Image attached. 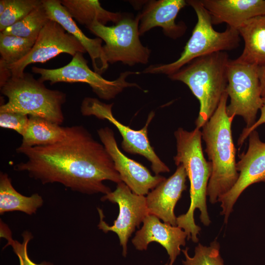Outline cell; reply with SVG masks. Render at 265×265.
<instances>
[{
  "mask_svg": "<svg viewBox=\"0 0 265 265\" xmlns=\"http://www.w3.org/2000/svg\"><path fill=\"white\" fill-rule=\"evenodd\" d=\"M187 4L184 0H159L149 1L140 13V35L155 27H161L168 37L177 39L185 33L186 27L184 23L176 24L175 19L179 11Z\"/></svg>",
  "mask_w": 265,
  "mask_h": 265,
  "instance_id": "obj_17",
  "label": "cell"
},
{
  "mask_svg": "<svg viewBox=\"0 0 265 265\" xmlns=\"http://www.w3.org/2000/svg\"><path fill=\"white\" fill-rule=\"evenodd\" d=\"M29 117L27 115L17 112H0V127L12 129L22 136L28 126Z\"/></svg>",
  "mask_w": 265,
  "mask_h": 265,
  "instance_id": "obj_29",
  "label": "cell"
},
{
  "mask_svg": "<svg viewBox=\"0 0 265 265\" xmlns=\"http://www.w3.org/2000/svg\"><path fill=\"white\" fill-rule=\"evenodd\" d=\"M228 98L225 92L214 113L202 128L205 151L212 165L207 192L212 204L228 192L238 177L231 128L234 117H229L226 112Z\"/></svg>",
  "mask_w": 265,
  "mask_h": 265,
  "instance_id": "obj_3",
  "label": "cell"
},
{
  "mask_svg": "<svg viewBox=\"0 0 265 265\" xmlns=\"http://www.w3.org/2000/svg\"><path fill=\"white\" fill-rule=\"evenodd\" d=\"M248 137L247 150L239 155V160L236 163L238 179L232 188L218 199L225 223L228 222L233 206L241 193L253 184L265 182V142L261 141L256 130Z\"/></svg>",
  "mask_w": 265,
  "mask_h": 265,
  "instance_id": "obj_13",
  "label": "cell"
},
{
  "mask_svg": "<svg viewBox=\"0 0 265 265\" xmlns=\"http://www.w3.org/2000/svg\"><path fill=\"white\" fill-rule=\"evenodd\" d=\"M186 1L194 10L197 22L183 52L176 61L168 64L151 65L144 70V73L168 76L197 57L216 52L231 51L239 46L240 36L238 30L227 26L224 31H216L209 12L200 0Z\"/></svg>",
  "mask_w": 265,
  "mask_h": 265,
  "instance_id": "obj_5",
  "label": "cell"
},
{
  "mask_svg": "<svg viewBox=\"0 0 265 265\" xmlns=\"http://www.w3.org/2000/svg\"><path fill=\"white\" fill-rule=\"evenodd\" d=\"M188 250L187 247L181 250L185 257V260L182 261L184 265H224L220 253V245L216 240L209 246L198 243L193 257L189 255Z\"/></svg>",
  "mask_w": 265,
  "mask_h": 265,
  "instance_id": "obj_26",
  "label": "cell"
},
{
  "mask_svg": "<svg viewBox=\"0 0 265 265\" xmlns=\"http://www.w3.org/2000/svg\"><path fill=\"white\" fill-rule=\"evenodd\" d=\"M0 237L5 238L7 240L6 246L11 245L14 252L18 256L20 265H53L52 264L43 262L37 264L32 262L27 254V245L29 241L33 238L30 232L25 231L23 234V241L22 243L12 238L10 230L3 222H0Z\"/></svg>",
  "mask_w": 265,
  "mask_h": 265,
  "instance_id": "obj_28",
  "label": "cell"
},
{
  "mask_svg": "<svg viewBox=\"0 0 265 265\" xmlns=\"http://www.w3.org/2000/svg\"><path fill=\"white\" fill-rule=\"evenodd\" d=\"M99 137L112 158L122 181L138 195H147L166 178L153 176L143 165L125 156L119 149L113 131L108 127L98 130Z\"/></svg>",
  "mask_w": 265,
  "mask_h": 265,
  "instance_id": "obj_14",
  "label": "cell"
},
{
  "mask_svg": "<svg viewBox=\"0 0 265 265\" xmlns=\"http://www.w3.org/2000/svg\"><path fill=\"white\" fill-rule=\"evenodd\" d=\"M0 86L1 87L12 77V74L7 64L1 59L0 60Z\"/></svg>",
  "mask_w": 265,
  "mask_h": 265,
  "instance_id": "obj_31",
  "label": "cell"
},
{
  "mask_svg": "<svg viewBox=\"0 0 265 265\" xmlns=\"http://www.w3.org/2000/svg\"><path fill=\"white\" fill-rule=\"evenodd\" d=\"M8 3V0H0V15L2 14L6 9Z\"/></svg>",
  "mask_w": 265,
  "mask_h": 265,
  "instance_id": "obj_33",
  "label": "cell"
},
{
  "mask_svg": "<svg viewBox=\"0 0 265 265\" xmlns=\"http://www.w3.org/2000/svg\"><path fill=\"white\" fill-rule=\"evenodd\" d=\"M65 133V127L39 117L29 116L20 146L28 148L51 145L61 140Z\"/></svg>",
  "mask_w": 265,
  "mask_h": 265,
  "instance_id": "obj_23",
  "label": "cell"
},
{
  "mask_svg": "<svg viewBox=\"0 0 265 265\" xmlns=\"http://www.w3.org/2000/svg\"><path fill=\"white\" fill-rule=\"evenodd\" d=\"M49 21L46 10L42 3L23 19L6 28L1 33L36 40Z\"/></svg>",
  "mask_w": 265,
  "mask_h": 265,
  "instance_id": "obj_24",
  "label": "cell"
},
{
  "mask_svg": "<svg viewBox=\"0 0 265 265\" xmlns=\"http://www.w3.org/2000/svg\"><path fill=\"white\" fill-rule=\"evenodd\" d=\"M113 104H106L94 98L86 97L82 102L80 112L84 116L93 115L97 118L106 119L114 125L123 137L121 143L123 150L129 154H139L148 159L156 175L170 171L169 167L160 159L151 145L148 130L155 113L151 112L145 125L141 129L134 130L118 121L113 115Z\"/></svg>",
  "mask_w": 265,
  "mask_h": 265,
  "instance_id": "obj_10",
  "label": "cell"
},
{
  "mask_svg": "<svg viewBox=\"0 0 265 265\" xmlns=\"http://www.w3.org/2000/svg\"><path fill=\"white\" fill-rule=\"evenodd\" d=\"M65 131L64 137L54 144L17 148V153L27 160L17 164L15 170L27 172L43 184L58 183L83 193L111 192L103 181H122L104 145L82 126L67 127Z\"/></svg>",
  "mask_w": 265,
  "mask_h": 265,
  "instance_id": "obj_1",
  "label": "cell"
},
{
  "mask_svg": "<svg viewBox=\"0 0 265 265\" xmlns=\"http://www.w3.org/2000/svg\"><path fill=\"white\" fill-rule=\"evenodd\" d=\"M186 170L180 164L172 175L149 192L146 197L149 214L156 216L165 223L177 226L174 209L186 188Z\"/></svg>",
  "mask_w": 265,
  "mask_h": 265,
  "instance_id": "obj_16",
  "label": "cell"
},
{
  "mask_svg": "<svg viewBox=\"0 0 265 265\" xmlns=\"http://www.w3.org/2000/svg\"><path fill=\"white\" fill-rule=\"evenodd\" d=\"M87 62L83 53L79 52L73 56L68 64L63 67L51 69L33 66L32 72L40 75L39 80L43 82L49 81L51 85L60 82L85 83L100 98L106 100L114 98L125 88L136 87L140 88L136 83L126 81L129 76L139 74V72H122L116 80H108L90 69Z\"/></svg>",
  "mask_w": 265,
  "mask_h": 265,
  "instance_id": "obj_9",
  "label": "cell"
},
{
  "mask_svg": "<svg viewBox=\"0 0 265 265\" xmlns=\"http://www.w3.org/2000/svg\"><path fill=\"white\" fill-rule=\"evenodd\" d=\"M230 59L226 52L197 57L168 77L186 84L198 100L200 109L196 128H202L217 108L227 86V67Z\"/></svg>",
  "mask_w": 265,
  "mask_h": 265,
  "instance_id": "obj_4",
  "label": "cell"
},
{
  "mask_svg": "<svg viewBox=\"0 0 265 265\" xmlns=\"http://www.w3.org/2000/svg\"><path fill=\"white\" fill-rule=\"evenodd\" d=\"M227 80L226 92L230 99L226 107L227 115L242 117L246 123L244 128H249L256 122L263 105L258 66L230 59Z\"/></svg>",
  "mask_w": 265,
  "mask_h": 265,
  "instance_id": "obj_8",
  "label": "cell"
},
{
  "mask_svg": "<svg viewBox=\"0 0 265 265\" xmlns=\"http://www.w3.org/2000/svg\"><path fill=\"white\" fill-rule=\"evenodd\" d=\"M79 52L85 53L86 51L59 24L50 20L41 30L29 53L16 63L7 65L12 77L18 78L24 74L25 69L30 64L45 62L62 53L74 56Z\"/></svg>",
  "mask_w": 265,
  "mask_h": 265,
  "instance_id": "obj_12",
  "label": "cell"
},
{
  "mask_svg": "<svg viewBox=\"0 0 265 265\" xmlns=\"http://www.w3.org/2000/svg\"><path fill=\"white\" fill-rule=\"evenodd\" d=\"M177 154L174 157L175 164H182L190 182V206L187 212L177 217V226L183 229L187 239L196 243L201 228L195 224L194 212H200V219L205 226L211 223L206 204L207 187L212 173V165L205 158L202 147V132L195 128L187 131L179 128L174 132Z\"/></svg>",
  "mask_w": 265,
  "mask_h": 265,
  "instance_id": "obj_2",
  "label": "cell"
},
{
  "mask_svg": "<svg viewBox=\"0 0 265 265\" xmlns=\"http://www.w3.org/2000/svg\"><path fill=\"white\" fill-rule=\"evenodd\" d=\"M50 20L59 24L82 45L91 59L93 70L101 75L108 68L103 49V40L98 37L90 38L78 26L65 7L58 0H42Z\"/></svg>",
  "mask_w": 265,
  "mask_h": 265,
  "instance_id": "obj_19",
  "label": "cell"
},
{
  "mask_svg": "<svg viewBox=\"0 0 265 265\" xmlns=\"http://www.w3.org/2000/svg\"><path fill=\"white\" fill-rule=\"evenodd\" d=\"M186 238L187 235L182 228L162 223L156 216L148 214L132 242L135 248L140 251L146 250L151 242L160 244L169 255V261L165 265H173L182 250L181 246L186 245Z\"/></svg>",
  "mask_w": 265,
  "mask_h": 265,
  "instance_id": "obj_15",
  "label": "cell"
},
{
  "mask_svg": "<svg viewBox=\"0 0 265 265\" xmlns=\"http://www.w3.org/2000/svg\"><path fill=\"white\" fill-rule=\"evenodd\" d=\"M244 42L238 62L259 66H265V15L251 18L238 29Z\"/></svg>",
  "mask_w": 265,
  "mask_h": 265,
  "instance_id": "obj_20",
  "label": "cell"
},
{
  "mask_svg": "<svg viewBox=\"0 0 265 265\" xmlns=\"http://www.w3.org/2000/svg\"><path fill=\"white\" fill-rule=\"evenodd\" d=\"M101 200H108L116 203L119 206V214L112 226L108 225L104 220L102 210L98 208L100 216L99 228L104 232L111 231L118 236L120 244L123 248V255L127 252V243L136 227L143 222L149 214L146 198L144 195L134 193L123 182L117 184L116 189L105 194Z\"/></svg>",
  "mask_w": 265,
  "mask_h": 265,
  "instance_id": "obj_11",
  "label": "cell"
},
{
  "mask_svg": "<svg viewBox=\"0 0 265 265\" xmlns=\"http://www.w3.org/2000/svg\"><path fill=\"white\" fill-rule=\"evenodd\" d=\"M212 25L226 23L238 30L245 22L265 15V0H200Z\"/></svg>",
  "mask_w": 265,
  "mask_h": 265,
  "instance_id": "obj_18",
  "label": "cell"
},
{
  "mask_svg": "<svg viewBox=\"0 0 265 265\" xmlns=\"http://www.w3.org/2000/svg\"><path fill=\"white\" fill-rule=\"evenodd\" d=\"M36 40L0 33L1 59L7 65L20 61L30 51Z\"/></svg>",
  "mask_w": 265,
  "mask_h": 265,
  "instance_id": "obj_25",
  "label": "cell"
},
{
  "mask_svg": "<svg viewBox=\"0 0 265 265\" xmlns=\"http://www.w3.org/2000/svg\"><path fill=\"white\" fill-rule=\"evenodd\" d=\"M139 15L124 16L115 25L106 26L95 21L88 29L105 42L104 53L108 63L121 62L133 66L146 64L151 51L139 39Z\"/></svg>",
  "mask_w": 265,
  "mask_h": 265,
  "instance_id": "obj_7",
  "label": "cell"
},
{
  "mask_svg": "<svg viewBox=\"0 0 265 265\" xmlns=\"http://www.w3.org/2000/svg\"><path fill=\"white\" fill-rule=\"evenodd\" d=\"M263 100V105L260 109L261 115L258 119L256 120L254 124L249 128H244L240 133L238 140V145L241 146L246 139L248 137L249 134L260 125L265 123V99Z\"/></svg>",
  "mask_w": 265,
  "mask_h": 265,
  "instance_id": "obj_30",
  "label": "cell"
},
{
  "mask_svg": "<svg viewBox=\"0 0 265 265\" xmlns=\"http://www.w3.org/2000/svg\"><path fill=\"white\" fill-rule=\"evenodd\" d=\"M1 93L8 102L0 106V112H17L39 117L60 125L64 121L62 106L64 92L47 88L44 82L27 73L11 77L2 87Z\"/></svg>",
  "mask_w": 265,
  "mask_h": 265,
  "instance_id": "obj_6",
  "label": "cell"
},
{
  "mask_svg": "<svg viewBox=\"0 0 265 265\" xmlns=\"http://www.w3.org/2000/svg\"><path fill=\"white\" fill-rule=\"evenodd\" d=\"M258 75L260 82L261 96L265 99V66L258 67Z\"/></svg>",
  "mask_w": 265,
  "mask_h": 265,
  "instance_id": "obj_32",
  "label": "cell"
},
{
  "mask_svg": "<svg viewBox=\"0 0 265 265\" xmlns=\"http://www.w3.org/2000/svg\"><path fill=\"white\" fill-rule=\"evenodd\" d=\"M72 18L87 28L95 22L106 25L111 22L116 24L122 18L120 13L112 12L104 9L98 0H61Z\"/></svg>",
  "mask_w": 265,
  "mask_h": 265,
  "instance_id": "obj_21",
  "label": "cell"
},
{
  "mask_svg": "<svg viewBox=\"0 0 265 265\" xmlns=\"http://www.w3.org/2000/svg\"><path fill=\"white\" fill-rule=\"evenodd\" d=\"M42 197L37 193L25 196L12 186L11 179L6 173L0 175V213L20 211L27 214L34 213L43 205Z\"/></svg>",
  "mask_w": 265,
  "mask_h": 265,
  "instance_id": "obj_22",
  "label": "cell"
},
{
  "mask_svg": "<svg viewBox=\"0 0 265 265\" xmlns=\"http://www.w3.org/2000/svg\"><path fill=\"white\" fill-rule=\"evenodd\" d=\"M42 3V0H8L6 9L0 15V32L23 19Z\"/></svg>",
  "mask_w": 265,
  "mask_h": 265,
  "instance_id": "obj_27",
  "label": "cell"
}]
</instances>
